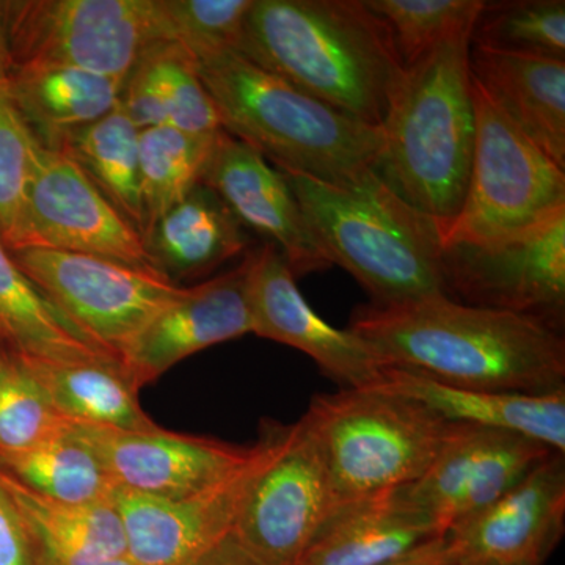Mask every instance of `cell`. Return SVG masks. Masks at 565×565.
Masks as SVG:
<instances>
[{"instance_id": "6da1fadb", "label": "cell", "mask_w": 565, "mask_h": 565, "mask_svg": "<svg viewBox=\"0 0 565 565\" xmlns=\"http://www.w3.org/2000/svg\"><path fill=\"white\" fill-rule=\"evenodd\" d=\"M351 332L382 366L484 392L550 394L565 390V341L555 327L514 311L440 296L396 307L362 308Z\"/></svg>"}, {"instance_id": "7a4b0ae2", "label": "cell", "mask_w": 565, "mask_h": 565, "mask_svg": "<svg viewBox=\"0 0 565 565\" xmlns=\"http://www.w3.org/2000/svg\"><path fill=\"white\" fill-rule=\"evenodd\" d=\"M237 52L374 128L405 73L392 31L364 0H253Z\"/></svg>"}, {"instance_id": "3957f363", "label": "cell", "mask_w": 565, "mask_h": 565, "mask_svg": "<svg viewBox=\"0 0 565 565\" xmlns=\"http://www.w3.org/2000/svg\"><path fill=\"white\" fill-rule=\"evenodd\" d=\"M471 31L452 33L405 68L381 126L375 174L429 218L441 241L462 207L473 163Z\"/></svg>"}, {"instance_id": "277c9868", "label": "cell", "mask_w": 565, "mask_h": 565, "mask_svg": "<svg viewBox=\"0 0 565 565\" xmlns=\"http://www.w3.org/2000/svg\"><path fill=\"white\" fill-rule=\"evenodd\" d=\"M195 62L223 131L280 172L341 189L363 188L379 178L381 128L319 102L239 52Z\"/></svg>"}, {"instance_id": "5b68a950", "label": "cell", "mask_w": 565, "mask_h": 565, "mask_svg": "<svg viewBox=\"0 0 565 565\" xmlns=\"http://www.w3.org/2000/svg\"><path fill=\"white\" fill-rule=\"evenodd\" d=\"M285 177L327 262L352 274L375 307L446 296L440 234L381 178L341 189L303 174Z\"/></svg>"}, {"instance_id": "8992f818", "label": "cell", "mask_w": 565, "mask_h": 565, "mask_svg": "<svg viewBox=\"0 0 565 565\" xmlns=\"http://www.w3.org/2000/svg\"><path fill=\"white\" fill-rule=\"evenodd\" d=\"M300 422L326 465L337 505L418 481L448 422L381 386L319 394Z\"/></svg>"}, {"instance_id": "52a82bcc", "label": "cell", "mask_w": 565, "mask_h": 565, "mask_svg": "<svg viewBox=\"0 0 565 565\" xmlns=\"http://www.w3.org/2000/svg\"><path fill=\"white\" fill-rule=\"evenodd\" d=\"M476 140L462 207L441 245H493L565 212V173L471 77Z\"/></svg>"}, {"instance_id": "ba28073f", "label": "cell", "mask_w": 565, "mask_h": 565, "mask_svg": "<svg viewBox=\"0 0 565 565\" xmlns=\"http://www.w3.org/2000/svg\"><path fill=\"white\" fill-rule=\"evenodd\" d=\"M14 66L58 63L128 77L152 44L170 41L161 0L3 2Z\"/></svg>"}, {"instance_id": "9c48e42d", "label": "cell", "mask_w": 565, "mask_h": 565, "mask_svg": "<svg viewBox=\"0 0 565 565\" xmlns=\"http://www.w3.org/2000/svg\"><path fill=\"white\" fill-rule=\"evenodd\" d=\"M11 255L88 340L118 360L148 322L185 292L166 275L99 256L51 248Z\"/></svg>"}, {"instance_id": "30bf717a", "label": "cell", "mask_w": 565, "mask_h": 565, "mask_svg": "<svg viewBox=\"0 0 565 565\" xmlns=\"http://www.w3.org/2000/svg\"><path fill=\"white\" fill-rule=\"evenodd\" d=\"M278 423H264L250 455L232 473L189 497L115 490L126 556L136 565H192L232 533L253 482L273 456Z\"/></svg>"}, {"instance_id": "8fae6325", "label": "cell", "mask_w": 565, "mask_h": 565, "mask_svg": "<svg viewBox=\"0 0 565 565\" xmlns=\"http://www.w3.org/2000/svg\"><path fill=\"white\" fill-rule=\"evenodd\" d=\"M337 508L322 457L303 423L280 424L269 462L245 498L233 533L264 565H299Z\"/></svg>"}, {"instance_id": "7c38bea8", "label": "cell", "mask_w": 565, "mask_h": 565, "mask_svg": "<svg viewBox=\"0 0 565 565\" xmlns=\"http://www.w3.org/2000/svg\"><path fill=\"white\" fill-rule=\"evenodd\" d=\"M446 296L533 316L559 330L565 310V212L493 245L444 248Z\"/></svg>"}, {"instance_id": "4fadbf2b", "label": "cell", "mask_w": 565, "mask_h": 565, "mask_svg": "<svg viewBox=\"0 0 565 565\" xmlns=\"http://www.w3.org/2000/svg\"><path fill=\"white\" fill-rule=\"evenodd\" d=\"M21 248L82 253L158 273L139 230L111 206L76 162L43 145L17 250Z\"/></svg>"}, {"instance_id": "5bb4252c", "label": "cell", "mask_w": 565, "mask_h": 565, "mask_svg": "<svg viewBox=\"0 0 565 565\" xmlns=\"http://www.w3.org/2000/svg\"><path fill=\"white\" fill-rule=\"evenodd\" d=\"M552 452L525 435L448 423L434 462L404 490L446 533L493 504Z\"/></svg>"}, {"instance_id": "9a60e30c", "label": "cell", "mask_w": 565, "mask_h": 565, "mask_svg": "<svg viewBox=\"0 0 565 565\" xmlns=\"http://www.w3.org/2000/svg\"><path fill=\"white\" fill-rule=\"evenodd\" d=\"M252 333L307 353L343 388H373L384 366L362 338L323 321L305 300L291 267L274 244L245 255Z\"/></svg>"}, {"instance_id": "2e32d148", "label": "cell", "mask_w": 565, "mask_h": 565, "mask_svg": "<svg viewBox=\"0 0 565 565\" xmlns=\"http://www.w3.org/2000/svg\"><path fill=\"white\" fill-rule=\"evenodd\" d=\"M565 531V456L553 451L508 493L445 533L460 564L544 565Z\"/></svg>"}, {"instance_id": "e0dca14e", "label": "cell", "mask_w": 565, "mask_h": 565, "mask_svg": "<svg viewBox=\"0 0 565 565\" xmlns=\"http://www.w3.org/2000/svg\"><path fill=\"white\" fill-rule=\"evenodd\" d=\"M68 429L98 456L118 489L166 500L202 492L250 455V448L161 427L131 433L68 423Z\"/></svg>"}, {"instance_id": "ac0fdd59", "label": "cell", "mask_w": 565, "mask_h": 565, "mask_svg": "<svg viewBox=\"0 0 565 565\" xmlns=\"http://www.w3.org/2000/svg\"><path fill=\"white\" fill-rule=\"evenodd\" d=\"M202 182L243 226L281 252L296 277L332 266L315 243L285 173L244 141L221 131Z\"/></svg>"}, {"instance_id": "d6986e66", "label": "cell", "mask_w": 565, "mask_h": 565, "mask_svg": "<svg viewBox=\"0 0 565 565\" xmlns=\"http://www.w3.org/2000/svg\"><path fill=\"white\" fill-rule=\"evenodd\" d=\"M245 274L244 259L230 273L189 286L148 322L120 356L137 388L158 381L193 353L252 333Z\"/></svg>"}, {"instance_id": "ffe728a7", "label": "cell", "mask_w": 565, "mask_h": 565, "mask_svg": "<svg viewBox=\"0 0 565 565\" xmlns=\"http://www.w3.org/2000/svg\"><path fill=\"white\" fill-rule=\"evenodd\" d=\"M444 534L399 487L338 504L299 565H384Z\"/></svg>"}, {"instance_id": "44dd1931", "label": "cell", "mask_w": 565, "mask_h": 565, "mask_svg": "<svg viewBox=\"0 0 565 565\" xmlns=\"http://www.w3.org/2000/svg\"><path fill=\"white\" fill-rule=\"evenodd\" d=\"M377 386L424 405L445 422L509 430L565 452V390L550 394L484 392L393 366H384Z\"/></svg>"}, {"instance_id": "7402d4cb", "label": "cell", "mask_w": 565, "mask_h": 565, "mask_svg": "<svg viewBox=\"0 0 565 565\" xmlns=\"http://www.w3.org/2000/svg\"><path fill=\"white\" fill-rule=\"evenodd\" d=\"M468 65L498 109L565 169V61L471 44Z\"/></svg>"}, {"instance_id": "603a6c76", "label": "cell", "mask_w": 565, "mask_h": 565, "mask_svg": "<svg viewBox=\"0 0 565 565\" xmlns=\"http://www.w3.org/2000/svg\"><path fill=\"white\" fill-rule=\"evenodd\" d=\"M125 81L58 63H29L14 66L9 98L40 143L57 150L66 134L118 106Z\"/></svg>"}, {"instance_id": "cb8c5ba5", "label": "cell", "mask_w": 565, "mask_h": 565, "mask_svg": "<svg viewBox=\"0 0 565 565\" xmlns=\"http://www.w3.org/2000/svg\"><path fill=\"white\" fill-rule=\"evenodd\" d=\"M159 274L170 280L202 277L247 250L243 223L203 182L166 212L145 236Z\"/></svg>"}, {"instance_id": "d4e9b609", "label": "cell", "mask_w": 565, "mask_h": 565, "mask_svg": "<svg viewBox=\"0 0 565 565\" xmlns=\"http://www.w3.org/2000/svg\"><path fill=\"white\" fill-rule=\"evenodd\" d=\"M20 509L36 565H102L126 555L125 533L114 501L70 504L32 492L0 471Z\"/></svg>"}, {"instance_id": "484cf974", "label": "cell", "mask_w": 565, "mask_h": 565, "mask_svg": "<svg viewBox=\"0 0 565 565\" xmlns=\"http://www.w3.org/2000/svg\"><path fill=\"white\" fill-rule=\"evenodd\" d=\"M0 343L41 362L115 359L88 340L14 262L0 239Z\"/></svg>"}, {"instance_id": "4316f807", "label": "cell", "mask_w": 565, "mask_h": 565, "mask_svg": "<svg viewBox=\"0 0 565 565\" xmlns=\"http://www.w3.org/2000/svg\"><path fill=\"white\" fill-rule=\"evenodd\" d=\"M21 359L65 422L131 433L158 429L141 408L139 388L117 360L57 363Z\"/></svg>"}, {"instance_id": "83f0119b", "label": "cell", "mask_w": 565, "mask_h": 565, "mask_svg": "<svg viewBox=\"0 0 565 565\" xmlns=\"http://www.w3.org/2000/svg\"><path fill=\"white\" fill-rule=\"evenodd\" d=\"M139 136V128L118 104L106 117L66 134L55 151L76 162L111 206L143 236Z\"/></svg>"}, {"instance_id": "f1b7e54d", "label": "cell", "mask_w": 565, "mask_h": 565, "mask_svg": "<svg viewBox=\"0 0 565 565\" xmlns=\"http://www.w3.org/2000/svg\"><path fill=\"white\" fill-rule=\"evenodd\" d=\"M0 471L32 492L70 504L111 501L118 489L98 456L70 433L14 452H0Z\"/></svg>"}, {"instance_id": "f546056e", "label": "cell", "mask_w": 565, "mask_h": 565, "mask_svg": "<svg viewBox=\"0 0 565 565\" xmlns=\"http://www.w3.org/2000/svg\"><path fill=\"white\" fill-rule=\"evenodd\" d=\"M223 131V129H222ZM215 134H191L170 125L143 129L139 136L143 239L151 226L203 180Z\"/></svg>"}, {"instance_id": "4dcf8cb0", "label": "cell", "mask_w": 565, "mask_h": 565, "mask_svg": "<svg viewBox=\"0 0 565 565\" xmlns=\"http://www.w3.org/2000/svg\"><path fill=\"white\" fill-rule=\"evenodd\" d=\"M471 44L511 54L565 61V2H486L476 18Z\"/></svg>"}, {"instance_id": "1f68e13d", "label": "cell", "mask_w": 565, "mask_h": 565, "mask_svg": "<svg viewBox=\"0 0 565 565\" xmlns=\"http://www.w3.org/2000/svg\"><path fill=\"white\" fill-rule=\"evenodd\" d=\"M66 424L24 360L0 343V452L31 448Z\"/></svg>"}, {"instance_id": "d6a6232c", "label": "cell", "mask_w": 565, "mask_h": 565, "mask_svg": "<svg viewBox=\"0 0 565 565\" xmlns=\"http://www.w3.org/2000/svg\"><path fill=\"white\" fill-rule=\"evenodd\" d=\"M482 0H364L386 22L404 66L414 65L452 33L473 29Z\"/></svg>"}, {"instance_id": "836d02e7", "label": "cell", "mask_w": 565, "mask_h": 565, "mask_svg": "<svg viewBox=\"0 0 565 565\" xmlns=\"http://www.w3.org/2000/svg\"><path fill=\"white\" fill-rule=\"evenodd\" d=\"M41 143L9 96L0 93V239L20 247L25 211Z\"/></svg>"}, {"instance_id": "e575fe53", "label": "cell", "mask_w": 565, "mask_h": 565, "mask_svg": "<svg viewBox=\"0 0 565 565\" xmlns=\"http://www.w3.org/2000/svg\"><path fill=\"white\" fill-rule=\"evenodd\" d=\"M253 0H161L170 41L195 61L239 51Z\"/></svg>"}, {"instance_id": "d590c367", "label": "cell", "mask_w": 565, "mask_h": 565, "mask_svg": "<svg viewBox=\"0 0 565 565\" xmlns=\"http://www.w3.org/2000/svg\"><path fill=\"white\" fill-rule=\"evenodd\" d=\"M148 52L161 92L167 125L191 134L222 131L221 118L200 79L195 58L173 41L152 44Z\"/></svg>"}, {"instance_id": "8d00e7d4", "label": "cell", "mask_w": 565, "mask_h": 565, "mask_svg": "<svg viewBox=\"0 0 565 565\" xmlns=\"http://www.w3.org/2000/svg\"><path fill=\"white\" fill-rule=\"evenodd\" d=\"M118 104L139 131L167 125L161 92L148 50L129 71Z\"/></svg>"}, {"instance_id": "74e56055", "label": "cell", "mask_w": 565, "mask_h": 565, "mask_svg": "<svg viewBox=\"0 0 565 565\" xmlns=\"http://www.w3.org/2000/svg\"><path fill=\"white\" fill-rule=\"evenodd\" d=\"M0 565H36L28 526L0 481Z\"/></svg>"}, {"instance_id": "f35d334b", "label": "cell", "mask_w": 565, "mask_h": 565, "mask_svg": "<svg viewBox=\"0 0 565 565\" xmlns=\"http://www.w3.org/2000/svg\"><path fill=\"white\" fill-rule=\"evenodd\" d=\"M384 565H460V563L449 548L444 534L424 542L412 552Z\"/></svg>"}, {"instance_id": "ab89813d", "label": "cell", "mask_w": 565, "mask_h": 565, "mask_svg": "<svg viewBox=\"0 0 565 565\" xmlns=\"http://www.w3.org/2000/svg\"><path fill=\"white\" fill-rule=\"evenodd\" d=\"M192 565H264L258 557L252 555L243 545V542L236 537V534L230 533L212 546L210 552L204 553L200 559Z\"/></svg>"}, {"instance_id": "60d3db41", "label": "cell", "mask_w": 565, "mask_h": 565, "mask_svg": "<svg viewBox=\"0 0 565 565\" xmlns=\"http://www.w3.org/2000/svg\"><path fill=\"white\" fill-rule=\"evenodd\" d=\"M14 63L11 57L9 36H7L6 18H3V3H0V93L9 96L11 74Z\"/></svg>"}, {"instance_id": "b9f144b4", "label": "cell", "mask_w": 565, "mask_h": 565, "mask_svg": "<svg viewBox=\"0 0 565 565\" xmlns=\"http://www.w3.org/2000/svg\"><path fill=\"white\" fill-rule=\"evenodd\" d=\"M102 565H136L132 563L131 559H129L128 556H120V557H117V559H111L109 561V563H104Z\"/></svg>"}, {"instance_id": "7bdbcfd3", "label": "cell", "mask_w": 565, "mask_h": 565, "mask_svg": "<svg viewBox=\"0 0 565 565\" xmlns=\"http://www.w3.org/2000/svg\"><path fill=\"white\" fill-rule=\"evenodd\" d=\"M460 565H498V564H460Z\"/></svg>"}]
</instances>
